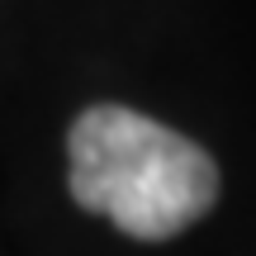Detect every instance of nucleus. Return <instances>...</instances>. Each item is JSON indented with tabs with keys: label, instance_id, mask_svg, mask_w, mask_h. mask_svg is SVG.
Returning <instances> with one entry per match:
<instances>
[{
	"label": "nucleus",
	"instance_id": "nucleus-1",
	"mask_svg": "<svg viewBox=\"0 0 256 256\" xmlns=\"http://www.w3.org/2000/svg\"><path fill=\"white\" fill-rule=\"evenodd\" d=\"M72 194L138 242H166L218 200V166L200 142L124 104H90L72 124Z\"/></svg>",
	"mask_w": 256,
	"mask_h": 256
}]
</instances>
